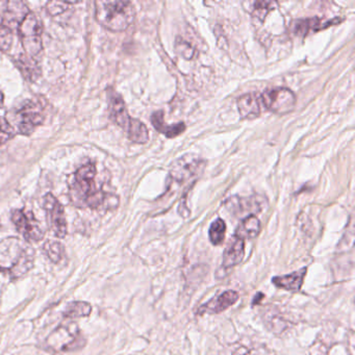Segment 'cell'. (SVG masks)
I'll return each mask as SVG.
<instances>
[{"instance_id": "6da1fadb", "label": "cell", "mask_w": 355, "mask_h": 355, "mask_svg": "<svg viewBox=\"0 0 355 355\" xmlns=\"http://www.w3.org/2000/svg\"><path fill=\"white\" fill-rule=\"evenodd\" d=\"M97 170L94 164L88 163L80 167L74 175L73 184L70 187V198L78 207H99L109 203L110 207H116L119 199L115 195L105 194L95 184Z\"/></svg>"}, {"instance_id": "7a4b0ae2", "label": "cell", "mask_w": 355, "mask_h": 355, "mask_svg": "<svg viewBox=\"0 0 355 355\" xmlns=\"http://www.w3.org/2000/svg\"><path fill=\"white\" fill-rule=\"evenodd\" d=\"M35 253L31 247L17 238L0 242V269L11 278H19L34 266Z\"/></svg>"}, {"instance_id": "3957f363", "label": "cell", "mask_w": 355, "mask_h": 355, "mask_svg": "<svg viewBox=\"0 0 355 355\" xmlns=\"http://www.w3.org/2000/svg\"><path fill=\"white\" fill-rule=\"evenodd\" d=\"M96 20L107 30L123 32L135 20L136 11L130 1H105L95 3Z\"/></svg>"}, {"instance_id": "277c9868", "label": "cell", "mask_w": 355, "mask_h": 355, "mask_svg": "<svg viewBox=\"0 0 355 355\" xmlns=\"http://www.w3.org/2000/svg\"><path fill=\"white\" fill-rule=\"evenodd\" d=\"M18 31L28 55L33 58L40 53L42 51L43 26L38 16L30 12L19 24Z\"/></svg>"}, {"instance_id": "5b68a950", "label": "cell", "mask_w": 355, "mask_h": 355, "mask_svg": "<svg viewBox=\"0 0 355 355\" xmlns=\"http://www.w3.org/2000/svg\"><path fill=\"white\" fill-rule=\"evenodd\" d=\"M263 107L278 115L290 113L296 105V96L286 88L268 89L259 96Z\"/></svg>"}, {"instance_id": "8992f818", "label": "cell", "mask_w": 355, "mask_h": 355, "mask_svg": "<svg viewBox=\"0 0 355 355\" xmlns=\"http://www.w3.org/2000/svg\"><path fill=\"white\" fill-rule=\"evenodd\" d=\"M205 162L195 155H184L174 162L170 168V178L173 182L184 184L193 178H196L203 169Z\"/></svg>"}, {"instance_id": "52a82bcc", "label": "cell", "mask_w": 355, "mask_h": 355, "mask_svg": "<svg viewBox=\"0 0 355 355\" xmlns=\"http://www.w3.org/2000/svg\"><path fill=\"white\" fill-rule=\"evenodd\" d=\"M12 221L19 234L28 242H39L44 236V232L32 211L16 209L12 214Z\"/></svg>"}, {"instance_id": "ba28073f", "label": "cell", "mask_w": 355, "mask_h": 355, "mask_svg": "<svg viewBox=\"0 0 355 355\" xmlns=\"http://www.w3.org/2000/svg\"><path fill=\"white\" fill-rule=\"evenodd\" d=\"M43 205L49 216V226L58 238H65L67 234V221L63 205L53 194H47L43 199Z\"/></svg>"}, {"instance_id": "9c48e42d", "label": "cell", "mask_w": 355, "mask_h": 355, "mask_svg": "<svg viewBox=\"0 0 355 355\" xmlns=\"http://www.w3.org/2000/svg\"><path fill=\"white\" fill-rule=\"evenodd\" d=\"M43 121L44 115L38 103L30 101L18 112V128L22 135L32 134Z\"/></svg>"}, {"instance_id": "30bf717a", "label": "cell", "mask_w": 355, "mask_h": 355, "mask_svg": "<svg viewBox=\"0 0 355 355\" xmlns=\"http://www.w3.org/2000/svg\"><path fill=\"white\" fill-rule=\"evenodd\" d=\"M263 203L267 200L263 197L253 195L251 197L232 196L228 198L225 202L226 209L234 215L248 214V216L254 215L263 211Z\"/></svg>"}, {"instance_id": "8fae6325", "label": "cell", "mask_w": 355, "mask_h": 355, "mask_svg": "<svg viewBox=\"0 0 355 355\" xmlns=\"http://www.w3.org/2000/svg\"><path fill=\"white\" fill-rule=\"evenodd\" d=\"M80 338L78 326L74 329H71L70 326H62L49 336V346L57 351L73 350L76 349Z\"/></svg>"}, {"instance_id": "7c38bea8", "label": "cell", "mask_w": 355, "mask_h": 355, "mask_svg": "<svg viewBox=\"0 0 355 355\" xmlns=\"http://www.w3.org/2000/svg\"><path fill=\"white\" fill-rule=\"evenodd\" d=\"M239 298H240V296L236 291H225L219 296L211 298V300L201 305L199 307L198 313L199 315H202V313L215 315V313H222V311H226L228 307L232 306L239 300Z\"/></svg>"}, {"instance_id": "4fadbf2b", "label": "cell", "mask_w": 355, "mask_h": 355, "mask_svg": "<svg viewBox=\"0 0 355 355\" xmlns=\"http://www.w3.org/2000/svg\"><path fill=\"white\" fill-rule=\"evenodd\" d=\"M245 257V241L234 236L232 239L223 254V267L232 268L239 265Z\"/></svg>"}, {"instance_id": "5bb4252c", "label": "cell", "mask_w": 355, "mask_h": 355, "mask_svg": "<svg viewBox=\"0 0 355 355\" xmlns=\"http://www.w3.org/2000/svg\"><path fill=\"white\" fill-rule=\"evenodd\" d=\"M110 115L115 123L126 130L130 123V117L123 98L115 92L110 93Z\"/></svg>"}, {"instance_id": "9a60e30c", "label": "cell", "mask_w": 355, "mask_h": 355, "mask_svg": "<svg viewBox=\"0 0 355 355\" xmlns=\"http://www.w3.org/2000/svg\"><path fill=\"white\" fill-rule=\"evenodd\" d=\"M259 96L257 93L242 95L238 99V110L243 119H255L261 115Z\"/></svg>"}, {"instance_id": "2e32d148", "label": "cell", "mask_w": 355, "mask_h": 355, "mask_svg": "<svg viewBox=\"0 0 355 355\" xmlns=\"http://www.w3.org/2000/svg\"><path fill=\"white\" fill-rule=\"evenodd\" d=\"M306 268H302V269L298 270V271L286 274V275L275 276L272 279V282L278 288L291 291V292H297L302 286L303 280H304L305 275H306Z\"/></svg>"}, {"instance_id": "e0dca14e", "label": "cell", "mask_w": 355, "mask_h": 355, "mask_svg": "<svg viewBox=\"0 0 355 355\" xmlns=\"http://www.w3.org/2000/svg\"><path fill=\"white\" fill-rule=\"evenodd\" d=\"M151 123H153V128L157 132L165 135L167 138H175V137L180 136V134H182L186 130V125H184V122L173 124L172 126H168L165 123V120H164L163 111H157L153 114V116H151Z\"/></svg>"}, {"instance_id": "ac0fdd59", "label": "cell", "mask_w": 355, "mask_h": 355, "mask_svg": "<svg viewBox=\"0 0 355 355\" xmlns=\"http://www.w3.org/2000/svg\"><path fill=\"white\" fill-rule=\"evenodd\" d=\"M261 232V222L259 218L255 215L247 216L242 222H241L239 227L236 228V234L234 236L243 239H253L259 236Z\"/></svg>"}, {"instance_id": "d6986e66", "label": "cell", "mask_w": 355, "mask_h": 355, "mask_svg": "<svg viewBox=\"0 0 355 355\" xmlns=\"http://www.w3.org/2000/svg\"><path fill=\"white\" fill-rule=\"evenodd\" d=\"M128 139L137 144H145L148 142L149 135L146 126L140 120L130 118V123L126 128Z\"/></svg>"}, {"instance_id": "ffe728a7", "label": "cell", "mask_w": 355, "mask_h": 355, "mask_svg": "<svg viewBox=\"0 0 355 355\" xmlns=\"http://www.w3.org/2000/svg\"><path fill=\"white\" fill-rule=\"evenodd\" d=\"M16 64L28 80L34 82L40 76V68L30 55H20L19 58H17Z\"/></svg>"}, {"instance_id": "44dd1931", "label": "cell", "mask_w": 355, "mask_h": 355, "mask_svg": "<svg viewBox=\"0 0 355 355\" xmlns=\"http://www.w3.org/2000/svg\"><path fill=\"white\" fill-rule=\"evenodd\" d=\"M30 13L28 6L22 1H10L8 3L6 17L10 22L20 24L26 16Z\"/></svg>"}, {"instance_id": "7402d4cb", "label": "cell", "mask_w": 355, "mask_h": 355, "mask_svg": "<svg viewBox=\"0 0 355 355\" xmlns=\"http://www.w3.org/2000/svg\"><path fill=\"white\" fill-rule=\"evenodd\" d=\"M92 306L88 302L76 301L70 303L64 311V317L68 319H76V318L87 317L90 315Z\"/></svg>"}, {"instance_id": "603a6c76", "label": "cell", "mask_w": 355, "mask_h": 355, "mask_svg": "<svg viewBox=\"0 0 355 355\" xmlns=\"http://www.w3.org/2000/svg\"><path fill=\"white\" fill-rule=\"evenodd\" d=\"M45 254L53 263H59L65 259V249L61 243L55 242V241H47L44 246Z\"/></svg>"}, {"instance_id": "cb8c5ba5", "label": "cell", "mask_w": 355, "mask_h": 355, "mask_svg": "<svg viewBox=\"0 0 355 355\" xmlns=\"http://www.w3.org/2000/svg\"><path fill=\"white\" fill-rule=\"evenodd\" d=\"M225 222H224V220L218 218L216 221L211 223L209 230V240H211V244L215 245V246H219V245L222 244V242H223L224 238H225Z\"/></svg>"}, {"instance_id": "d4e9b609", "label": "cell", "mask_w": 355, "mask_h": 355, "mask_svg": "<svg viewBox=\"0 0 355 355\" xmlns=\"http://www.w3.org/2000/svg\"><path fill=\"white\" fill-rule=\"evenodd\" d=\"M273 6H275V3H270V1H257V3H253V16L257 19L263 21L268 13L273 10V8H272Z\"/></svg>"}, {"instance_id": "484cf974", "label": "cell", "mask_w": 355, "mask_h": 355, "mask_svg": "<svg viewBox=\"0 0 355 355\" xmlns=\"http://www.w3.org/2000/svg\"><path fill=\"white\" fill-rule=\"evenodd\" d=\"M176 53L184 58V60H192L195 55V49L188 41L182 38L176 39L175 42Z\"/></svg>"}, {"instance_id": "4316f807", "label": "cell", "mask_w": 355, "mask_h": 355, "mask_svg": "<svg viewBox=\"0 0 355 355\" xmlns=\"http://www.w3.org/2000/svg\"><path fill=\"white\" fill-rule=\"evenodd\" d=\"M13 43V33L8 26H0V51H7Z\"/></svg>"}, {"instance_id": "83f0119b", "label": "cell", "mask_w": 355, "mask_h": 355, "mask_svg": "<svg viewBox=\"0 0 355 355\" xmlns=\"http://www.w3.org/2000/svg\"><path fill=\"white\" fill-rule=\"evenodd\" d=\"M15 132L5 118L0 117V145L5 144L13 138Z\"/></svg>"}, {"instance_id": "f1b7e54d", "label": "cell", "mask_w": 355, "mask_h": 355, "mask_svg": "<svg viewBox=\"0 0 355 355\" xmlns=\"http://www.w3.org/2000/svg\"><path fill=\"white\" fill-rule=\"evenodd\" d=\"M74 3H66V1H49L46 6L47 12L53 16L61 15L65 13L70 6L73 5Z\"/></svg>"}, {"instance_id": "f546056e", "label": "cell", "mask_w": 355, "mask_h": 355, "mask_svg": "<svg viewBox=\"0 0 355 355\" xmlns=\"http://www.w3.org/2000/svg\"><path fill=\"white\" fill-rule=\"evenodd\" d=\"M263 298V295L261 294V293H259V294L257 295V296L254 297V299H253L252 304H259V301L261 300V299Z\"/></svg>"}, {"instance_id": "4dcf8cb0", "label": "cell", "mask_w": 355, "mask_h": 355, "mask_svg": "<svg viewBox=\"0 0 355 355\" xmlns=\"http://www.w3.org/2000/svg\"><path fill=\"white\" fill-rule=\"evenodd\" d=\"M3 99H5V97H3V92H0V107H3Z\"/></svg>"}]
</instances>
